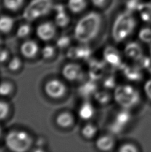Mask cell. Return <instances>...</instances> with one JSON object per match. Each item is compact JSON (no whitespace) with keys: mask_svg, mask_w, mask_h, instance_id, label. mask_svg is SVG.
Returning a JSON list of instances; mask_svg holds the SVG:
<instances>
[{"mask_svg":"<svg viewBox=\"0 0 151 152\" xmlns=\"http://www.w3.org/2000/svg\"><path fill=\"white\" fill-rule=\"evenodd\" d=\"M115 140L112 135H101L95 142V146L99 151H109L115 147Z\"/></svg>","mask_w":151,"mask_h":152,"instance_id":"e0dca14e","label":"cell"},{"mask_svg":"<svg viewBox=\"0 0 151 152\" xmlns=\"http://www.w3.org/2000/svg\"><path fill=\"white\" fill-rule=\"evenodd\" d=\"M23 62L20 57L14 56L9 59L8 61L7 68L12 72H16L20 70L22 67Z\"/></svg>","mask_w":151,"mask_h":152,"instance_id":"f546056e","label":"cell"},{"mask_svg":"<svg viewBox=\"0 0 151 152\" xmlns=\"http://www.w3.org/2000/svg\"><path fill=\"white\" fill-rule=\"evenodd\" d=\"M113 98L121 107L129 109L138 104L140 100V94L134 87L125 84L117 86L114 89Z\"/></svg>","mask_w":151,"mask_h":152,"instance_id":"277c9868","label":"cell"},{"mask_svg":"<svg viewBox=\"0 0 151 152\" xmlns=\"http://www.w3.org/2000/svg\"><path fill=\"white\" fill-rule=\"evenodd\" d=\"M120 70L126 79L131 81H139L142 79V75L139 67L130 66L124 64Z\"/></svg>","mask_w":151,"mask_h":152,"instance_id":"2e32d148","label":"cell"},{"mask_svg":"<svg viewBox=\"0 0 151 152\" xmlns=\"http://www.w3.org/2000/svg\"><path fill=\"white\" fill-rule=\"evenodd\" d=\"M137 11L142 21L151 23V3L140 4Z\"/></svg>","mask_w":151,"mask_h":152,"instance_id":"603a6c76","label":"cell"},{"mask_svg":"<svg viewBox=\"0 0 151 152\" xmlns=\"http://www.w3.org/2000/svg\"><path fill=\"white\" fill-rule=\"evenodd\" d=\"M95 114V107L89 101L82 103L78 110V115L81 119L85 121L90 120L93 118Z\"/></svg>","mask_w":151,"mask_h":152,"instance_id":"ac0fdd59","label":"cell"},{"mask_svg":"<svg viewBox=\"0 0 151 152\" xmlns=\"http://www.w3.org/2000/svg\"><path fill=\"white\" fill-rule=\"evenodd\" d=\"M92 50L87 44L81 43L80 45L71 46L67 49V57L72 61L87 60L91 58Z\"/></svg>","mask_w":151,"mask_h":152,"instance_id":"52a82bcc","label":"cell"},{"mask_svg":"<svg viewBox=\"0 0 151 152\" xmlns=\"http://www.w3.org/2000/svg\"><path fill=\"white\" fill-rule=\"evenodd\" d=\"M102 85L105 89L107 90H111L117 88V80L114 75L112 74L105 75L102 77Z\"/></svg>","mask_w":151,"mask_h":152,"instance_id":"83f0119b","label":"cell"},{"mask_svg":"<svg viewBox=\"0 0 151 152\" xmlns=\"http://www.w3.org/2000/svg\"><path fill=\"white\" fill-rule=\"evenodd\" d=\"M2 42H3V41H2V39H1V36H0V46L1 45V44H2Z\"/></svg>","mask_w":151,"mask_h":152,"instance_id":"b9f144b4","label":"cell"},{"mask_svg":"<svg viewBox=\"0 0 151 152\" xmlns=\"http://www.w3.org/2000/svg\"><path fill=\"white\" fill-rule=\"evenodd\" d=\"M90 1L94 6L97 7H102L106 4L107 0H90Z\"/></svg>","mask_w":151,"mask_h":152,"instance_id":"60d3db41","label":"cell"},{"mask_svg":"<svg viewBox=\"0 0 151 152\" xmlns=\"http://www.w3.org/2000/svg\"><path fill=\"white\" fill-rule=\"evenodd\" d=\"M53 0H32L27 5L23 13V18L31 22L47 15L53 9Z\"/></svg>","mask_w":151,"mask_h":152,"instance_id":"5b68a950","label":"cell"},{"mask_svg":"<svg viewBox=\"0 0 151 152\" xmlns=\"http://www.w3.org/2000/svg\"><path fill=\"white\" fill-rule=\"evenodd\" d=\"M20 53L23 58L32 59L36 57L39 51V46L36 41L28 39L23 42L20 46Z\"/></svg>","mask_w":151,"mask_h":152,"instance_id":"4fadbf2b","label":"cell"},{"mask_svg":"<svg viewBox=\"0 0 151 152\" xmlns=\"http://www.w3.org/2000/svg\"><path fill=\"white\" fill-rule=\"evenodd\" d=\"M150 56H151V46H150Z\"/></svg>","mask_w":151,"mask_h":152,"instance_id":"ee69618b","label":"cell"},{"mask_svg":"<svg viewBox=\"0 0 151 152\" xmlns=\"http://www.w3.org/2000/svg\"><path fill=\"white\" fill-rule=\"evenodd\" d=\"M5 143L10 151H28L33 145V139L28 132L24 130H12L5 137Z\"/></svg>","mask_w":151,"mask_h":152,"instance_id":"3957f363","label":"cell"},{"mask_svg":"<svg viewBox=\"0 0 151 152\" xmlns=\"http://www.w3.org/2000/svg\"><path fill=\"white\" fill-rule=\"evenodd\" d=\"M40 53H41V56L43 59H49L55 56L56 49L55 46L47 44L42 48L41 51H40Z\"/></svg>","mask_w":151,"mask_h":152,"instance_id":"4dcf8cb0","label":"cell"},{"mask_svg":"<svg viewBox=\"0 0 151 152\" xmlns=\"http://www.w3.org/2000/svg\"><path fill=\"white\" fill-rule=\"evenodd\" d=\"M114 120L125 127L131 120V114L128 112V109L123 108L122 110L119 111L116 114Z\"/></svg>","mask_w":151,"mask_h":152,"instance_id":"d4e9b609","label":"cell"},{"mask_svg":"<svg viewBox=\"0 0 151 152\" xmlns=\"http://www.w3.org/2000/svg\"><path fill=\"white\" fill-rule=\"evenodd\" d=\"M14 26V20L9 15L0 16V34H7L12 30Z\"/></svg>","mask_w":151,"mask_h":152,"instance_id":"44dd1931","label":"cell"},{"mask_svg":"<svg viewBox=\"0 0 151 152\" xmlns=\"http://www.w3.org/2000/svg\"><path fill=\"white\" fill-rule=\"evenodd\" d=\"M93 98L97 103L102 105L109 104L113 99L112 95L110 94L109 90L105 89L104 90H98L93 96Z\"/></svg>","mask_w":151,"mask_h":152,"instance_id":"7402d4cb","label":"cell"},{"mask_svg":"<svg viewBox=\"0 0 151 152\" xmlns=\"http://www.w3.org/2000/svg\"><path fill=\"white\" fill-rule=\"evenodd\" d=\"M124 53L126 58L138 61L142 58V50L139 44L136 42H130L126 44Z\"/></svg>","mask_w":151,"mask_h":152,"instance_id":"9a60e30c","label":"cell"},{"mask_svg":"<svg viewBox=\"0 0 151 152\" xmlns=\"http://www.w3.org/2000/svg\"><path fill=\"white\" fill-rule=\"evenodd\" d=\"M53 10L55 12L54 23L59 28H65L71 22V18L67 13L65 7L62 4L54 5Z\"/></svg>","mask_w":151,"mask_h":152,"instance_id":"7c38bea8","label":"cell"},{"mask_svg":"<svg viewBox=\"0 0 151 152\" xmlns=\"http://www.w3.org/2000/svg\"><path fill=\"white\" fill-rule=\"evenodd\" d=\"M102 24V17L99 13H87L75 24L73 36L80 43L87 44L97 36Z\"/></svg>","mask_w":151,"mask_h":152,"instance_id":"6da1fadb","label":"cell"},{"mask_svg":"<svg viewBox=\"0 0 151 152\" xmlns=\"http://www.w3.org/2000/svg\"><path fill=\"white\" fill-rule=\"evenodd\" d=\"M124 129H125V127L121 126L120 124L117 123V122L115 121V120L112 121L109 126V132L114 135H117L121 134V133H122Z\"/></svg>","mask_w":151,"mask_h":152,"instance_id":"836d02e7","label":"cell"},{"mask_svg":"<svg viewBox=\"0 0 151 152\" xmlns=\"http://www.w3.org/2000/svg\"><path fill=\"white\" fill-rule=\"evenodd\" d=\"M106 65L104 61H99L93 59L89 63L88 75L89 79L97 81L102 79L105 76V72L106 70Z\"/></svg>","mask_w":151,"mask_h":152,"instance_id":"8fae6325","label":"cell"},{"mask_svg":"<svg viewBox=\"0 0 151 152\" xmlns=\"http://www.w3.org/2000/svg\"><path fill=\"white\" fill-rule=\"evenodd\" d=\"M25 0H3L5 8L12 12H17L23 6Z\"/></svg>","mask_w":151,"mask_h":152,"instance_id":"484cf974","label":"cell"},{"mask_svg":"<svg viewBox=\"0 0 151 152\" xmlns=\"http://www.w3.org/2000/svg\"><path fill=\"white\" fill-rule=\"evenodd\" d=\"M87 0H68L67 7L73 13L77 14L83 12L87 7Z\"/></svg>","mask_w":151,"mask_h":152,"instance_id":"ffe728a7","label":"cell"},{"mask_svg":"<svg viewBox=\"0 0 151 152\" xmlns=\"http://www.w3.org/2000/svg\"><path fill=\"white\" fill-rule=\"evenodd\" d=\"M119 152H136L138 148L132 143H125L121 146L118 149Z\"/></svg>","mask_w":151,"mask_h":152,"instance_id":"74e56055","label":"cell"},{"mask_svg":"<svg viewBox=\"0 0 151 152\" xmlns=\"http://www.w3.org/2000/svg\"><path fill=\"white\" fill-rule=\"evenodd\" d=\"M1 127H0V137H1Z\"/></svg>","mask_w":151,"mask_h":152,"instance_id":"7bdbcfd3","label":"cell"},{"mask_svg":"<svg viewBox=\"0 0 151 152\" xmlns=\"http://www.w3.org/2000/svg\"><path fill=\"white\" fill-rule=\"evenodd\" d=\"M139 63V66L142 68L147 69L148 71L151 73V58H147L143 57L138 61Z\"/></svg>","mask_w":151,"mask_h":152,"instance_id":"d590c367","label":"cell"},{"mask_svg":"<svg viewBox=\"0 0 151 152\" xmlns=\"http://www.w3.org/2000/svg\"><path fill=\"white\" fill-rule=\"evenodd\" d=\"M139 38L141 42L145 43H151V29L144 28L139 32Z\"/></svg>","mask_w":151,"mask_h":152,"instance_id":"d6a6232c","label":"cell"},{"mask_svg":"<svg viewBox=\"0 0 151 152\" xmlns=\"http://www.w3.org/2000/svg\"><path fill=\"white\" fill-rule=\"evenodd\" d=\"M136 27V21L131 12L121 13L116 18L111 29L113 40L122 43L131 36Z\"/></svg>","mask_w":151,"mask_h":152,"instance_id":"7a4b0ae2","label":"cell"},{"mask_svg":"<svg viewBox=\"0 0 151 152\" xmlns=\"http://www.w3.org/2000/svg\"><path fill=\"white\" fill-rule=\"evenodd\" d=\"M57 32V26L51 21L40 23L36 28V36L43 42H49L55 38Z\"/></svg>","mask_w":151,"mask_h":152,"instance_id":"9c48e42d","label":"cell"},{"mask_svg":"<svg viewBox=\"0 0 151 152\" xmlns=\"http://www.w3.org/2000/svg\"><path fill=\"white\" fill-rule=\"evenodd\" d=\"M44 91L51 98L59 99L65 95L67 88L63 81L58 79H52L45 83Z\"/></svg>","mask_w":151,"mask_h":152,"instance_id":"8992f818","label":"cell"},{"mask_svg":"<svg viewBox=\"0 0 151 152\" xmlns=\"http://www.w3.org/2000/svg\"><path fill=\"white\" fill-rule=\"evenodd\" d=\"M57 126L62 128H67L71 127L74 122V117L69 112H62L57 116L55 119Z\"/></svg>","mask_w":151,"mask_h":152,"instance_id":"d6986e66","label":"cell"},{"mask_svg":"<svg viewBox=\"0 0 151 152\" xmlns=\"http://www.w3.org/2000/svg\"><path fill=\"white\" fill-rule=\"evenodd\" d=\"M99 129L95 124L88 123L85 124L81 129V135L87 140H91L95 137L98 134Z\"/></svg>","mask_w":151,"mask_h":152,"instance_id":"cb8c5ba5","label":"cell"},{"mask_svg":"<svg viewBox=\"0 0 151 152\" xmlns=\"http://www.w3.org/2000/svg\"><path fill=\"white\" fill-rule=\"evenodd\" d=\"M72 39L68 35H62L56 39V47L59 50L68 49L71 44Z\"/></svg>","mask_w":151,"mask_h":152,"instance_id":"f1b7e54d","label":"cell"},{"mask_svg":"<svg viewBox=\"0 0 151 152\" xmlns=\"http://www.w3.org/2000/svg\"><path fill=\"white\" fill-rule=\"evenodd\" d=\"M102 56H103V61L107 65H109L110 67H112L113 68L120 69L124 64L122 62L120 53L117 49L112 46H108L105 49Z\"/></svg>","mask_w":151,"mask_h":152,"instance_id":"30bf717a","label":"cell"},{"mask_svg":"<svg viewBox=\"0 0 151 152\" xmlns=\"http://www.w3.org/2000/svg\"><path fill=\"white\" fill-rule=\"evenodd\" d=\"M9 112V105L7 102L0 101V121L7 118Z\"/></svg>","mask_w":151,"mask_h":152,"instance_id":"e575fe53","label":"cell"},{"mask_svg":"<svg viewBox=\"0 0 151 152\" xmlns=\"http://www.w3.org/2000/svg\"><path fill=\"white\" fill-rule=\"evenodd\" d=\"M98 89L97 81L89 79V80L83 82L79 87L78 94L83 99H89L91 97H93Z\"/></svg>","mask_w":151,"mask_h":152,"instance_id":"5bb4252c","label":"cell"},{"mask_svg":"<svg viewBox=\"0 0 151 152\" xmlns=\"http://www.w3.org/2000/svg\"><path fill=\"white\" fill-rule=\"evenodd\" d=\"M139 3L138 0H128L126 3V12H132L134 11L138 10Z\"/></svg>","mask_w":151,"mask_h":152,"instance_id":"8d00e7d4","label":"cell"},{"mask_svg":"<svg viewBox=\"0 0 151 152\" xmlns=\"http://www.w3.org/2000/svg\"><path fill=\"white\" fill-rule=\"evenodd\" d=\"M61 74L66 80L70 82H75L82 80L84 76V71L80 65L69 63L63 67Z\"/></svg>","mask_w":151,"mask_h":152,"instance_id":"ba28073f","label":"cell"},{"mask_svg":"<svg viewBox=\"0 0 151 152\" xmlns=\"http://www.w3.org/2000/svg\"><path fill=\"white\" fill-rule=\"evenodd\" d=\"M13 86L9 81H1L0 82V96L7 97L12 94Z\"/></svg>","mask_w":151,"mask_h":152,"instance_id":"1f68e13d","label":"cell"},{"mask_svg":"<svg viewBox=\"0 0 151 152\" xmlns=\"http://www.w3.org/2000/svg\"><path fill=\"white\" fill-rule=\"evenodd\" d=\"M144 89L147 96L151 99V80L147 81L144 84Z\"/></svg>","mask_w":151,"mask_h":152,"instance_id":"ab89813d","label":"cell"},{"mask_svg":"<svg viewBox=\"0 0 151 152\" xmlns=\"http://www.w3.org/2000/svg\"><path fill=\"white\" fill-rule=\"evenodd\" d=\"M10 53L8 50L0 48V64H4L9 60Z\"/></svg>","mask_w":151,"mask_h":152,"instance_id":"f35d334b","label":"cell"},{"mask_svg":"<svg viewBox=\"0 0 151 152\" xmlns=\"http://www.w3.org/2000/svg\"><path fill=\"white\" fill-rule=\"evenodd\" d=\"M32 31L31 26L29 23H22L18 27L16 30V36L19 39H25L29 36H30Z\"/></svg>","mask_w":151,"mask_h":152,"instance_id":"4316f807","label":"cell"}]
</instances>
